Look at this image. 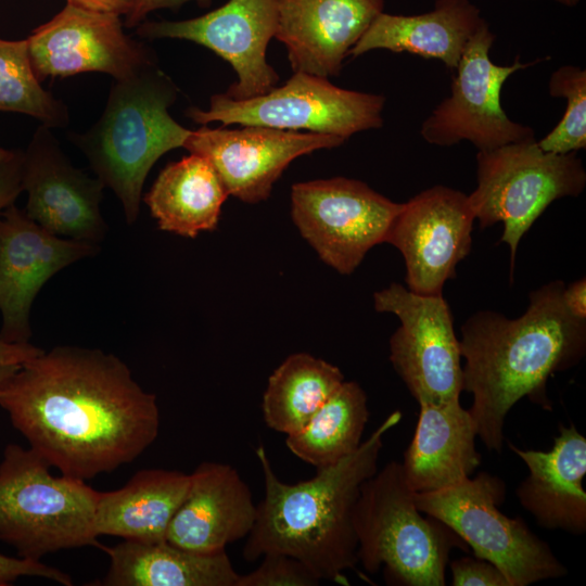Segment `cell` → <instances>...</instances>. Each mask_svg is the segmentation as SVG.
Listing matches in <instances>:
<instances>
[{
  "label": "cell",
  "mask_w": 586,
  "mask_h": 586,
  "mask_svg": "<svg viewBox=\"0 0 586 586\" xmlns=\"http://www.w3.org/2000/svg\"><path fill=\"white\" fill-rule=\"evenodd\" d=\"M0 406L31 449L79 480L133 461L160 430L156 396L99 348L58 345L28 359L1 386Z\"/></svg>",
  "instance_id": "1"
},
{
  "label": "cell",
  "mask_w": 586,
  "mask_h": 586,
  "mask_svg": "<svg viewBox=\"0 0 586 586\" xmlns=\"http://www.w3.org/2000/svg\"><path fill=\"white\" fill-rule=\"evenodd\" d=\"M564 283L551 281L528 294V306L518 318L480 310L461 327L459 339L463 391L471 393L469 409L485 447L500 453L505 420L523 397L550 408L549 377L582 360L586 349V319L564 305Z\"/></svg>",
  "instance_id": "2"
},
{
  "label": "cell",
  "mask_w": 586,
  "mask_h": 586,
  "mask_svg": "<svg viewBox=\"0 0 586 586\" xmlns=\"http://www.w3.org/2000/svg\"><path fill=\"white\" fill-rule=\"evenodd\" d=\"M396 410L349 456L318 468L315 476L282 482L263 446L256 449L265 494L242 551L246 561L283 553L302 561L321 581L347 585L358 563L354 509L362 483L378 471L384 435L402 420Z\"/></svg>",
  "instance_id": "3"
},
{
  "label": "cell",
  "mask_w": 586,
  "mask_h": 586,
  "mask_svg": "<svg viewBox=\"0 0 586 586\" xmlns=\"http://www.w3.org/2000/svg\"><path fill=\"white\" fill-rule=\"evenodd\" d=\"M178 88L158 66L114 80L99 119L69 139L105 188L119 200L127 225L136 224L149 171L170 150L183 148L191 130L169 114Z\"/></svg>",
  "instance_id": "4"
},
{
  "label": "cell",
  "mask_w": 586,
  "mask_h": 586,
  "mask_svg": "<svg viewBox=\"0 0 586 586\" xmlns=\"http://www.w3.org/2000/svg\"><path fill=\"white\" fill-rule=\"evenodd\" d=\"M354 528L362 568L375 574L383 566L388 582L405 586H444L450 550L468 546L447 525L422 515L397 461L362 483Z\"/></svg>",
  "instance_id": "5"
},
{
  "label": "cell",
  "mask_w": 586,
  "mask_h": 586,
  "mask_svg": "<svg viewBox=\"0 0 586 586\" xmlns=\"http://www.w3.org/2000/svg\"><path fill=\"white\" fill-rule=\"evenodd\" d=\"M34 449L9 444L0 462V540L39 560L61 549L106 547L98 542L99 492L84 480L54 476Z\"/></svg>",
  "instance_id": "6"
},
{
  "label": "cell",
  "mask_w": 586,
  "mask_h": 586,
  "mask_svg": "<svg viewBox=\"0 0 586 586\" xmlns=\"http://www.w3.org/2000/svg\"><path fill=\"white\" fill-rule=\"evenodd\" d=\"M585 186L586 170L576 152H545L535 139L477 151L476 188L468 199L482 229L502 222L500 242L510 250L511 280L526 231L553 201L578 196Z\"/></svg>",
  "instance_id": "7"
},
{
  "label": "cell",
  "mask_w": 586,
  "mask_h": 586,
  "mask_svg": "<svg viewBox=\"0 0 586 586\" xmlns=\"http://www.w3.org/2000/svg\"><path fill=\"white\" fill-rule=\"evenodd\" d=\"M506 485L487 472L451 486L415 493L418 509L451 528L476 558L496 565L510 586H527L563 577L565 565L550 546L520 518L505 515L498 506Z\"/></svg>",
  "instance_id": "8"
},
{
  "label": "cell",
  "mask_w": 586,
  "mask_h": 586,
  "mask_svg": "<svg viewBox=\"0 0 586 586\" xmlns=\"http://www.w3.org/2000/svg\"><path fill=\"white\" fill-rule=\"evenodd\" d=\"M384 104L381 94L343 89L327 77L296 72L283 86L264 94L237 100L217 93L207 110L189 107L186 114L200 125L219 122L222 126L304 129L346 141L357 132L382 127Z\"/></svg>",
  "instance_id": "9"
},
{
  "label": "cell",
  "mask_w": 586,
  "mask_h": 586,
  "mask_svg": "<svg viewBox=\"0 0 586 586\" xmlns=\"http://www.w3.org/2000/svg\"><path fill=\"white\" fill-rule=\"evenodd\" d=\"M402 208L367 183L345 177L294 183L291 217L318 257L343 276L384 243Z\"/></svg>",
  "instance_id": "10"
},
{
  "label": "cell",
  "mask_w": 586,
  "mask_h": 586,
  "mask_svg": "<svg viewBox=\"0 0 586 586\" xmlns=\"http://www.w3.org/2000/svg\"><path fill=\"white\" fill-rule=\"evenodd\" d=\"M373 305L399 320L390 337V361L417 403L459 399L463 391L459 339L443 295L418 294L394 282L373 294Z\"/></svg>",
  "instance_id": "11"
},
{
  "label": "cell",
  "mask_w": 586,
  "mask_h": 586,
  "mask_svg": "<svg viewBox=\"0 0 586 586\" xmlns=\"http://www.w3.org/2000/svg\"><path fill=\"white\" fill-rule=\"evenodd\" d=\"M486 21L469 40L453 76L450 94L423 120L420 135L438 146L470 141L477 151L535 139L531 127L513 122L505 113L500 94L506 80L533 63L519 59L498 65L489 58L495 41Z\"/></svg>",
  "instance_id": "12"
},
{
  "label": "cell",
  "mask_w": 586,
  "mask_h": 586,
  "mask_svg": "<svg viewBox=\"0 0 586 586\" xmlns=\"http://www.w3.org/2000/svg\"><path fill=\"white\" fill-rule=\"evenodd\" d=\"M124 27L120 15L66 3L26 38L37 77L97 72L122 80L156 65L153 50Z\"/></svg>",
  "instance_id": "13"
},
{
  "label": "cell",
  "mask_w": 586,
  "mask_h": 586,
  "mask_svg": "<svg viewBox=\"0 0 586 586\" xmlns=\"http://www.w3.org/2000/svg\"><path fill=\"white\" fill-rule=\"evenodd\" d=\"M475 220L468 195L446 186L425 189L402 203L385 242L404 257L407 289L443 295L447 280L470 253Z\"/></svg>",
  "instance_id": "14"
},
{
  "label": "cell",
  "mask_w": 586,
  "mask_h": 586,
  "mask_svg": "<svg viewBox=\"0 0 586 586\" xmlns=\"http://www.w3.org/2000/svg\"><path fill=\"white\" fill-rule=\"evenodd\" d=\"M278 13L273 0H229L204 15L181 21H143L142 39H181L215 52L233 67L238 80L225 94L243 100L276 87L279 76L266 60L276 36Z\"/></svg>",
  "instance_id": "15"
},
{
  "label": "cell",
  "mask_w": 586,
  "mask_h": 586,
  "mask_svg": "<svg viewBox=\"0 0 586 586\" xmlns=\"http://www.w3.org/2000/svg\"><path fill=\"white\" fill-rule=\"evenodd\" d=\"M100 251V244L49 232L15 204L7 207L0 214V340L29 343L31 307L46 282Z\"/></svg>",
  "instance_id": "16"
},
{
  "label": "cell",
  "mask_w": 586,
  "mask_h": 586,
  "mask_svg": "<svg viewBox=\"0 0 586 586\" xmlns=\"http://www.w3.org/2000/svg\"><path fill=\"white\" fill-rule=\"evenodd\" d=\"M26 214L49 232L100 244L109 227L101 213L105 186L75 167L51 128L37 127L22 158Z\"/></svg>",
  "instance_id": "17"
},
{
  "label": "cell",
  "mask_w": 586,
  "mask_h": 586,
  "mask_svg": "<svg viewBox=\"0 0 586 586\" xmlns=\"http://www.w3.org/2000/svg\"><path fill=\"white\" fill-rule=\"evenodd\" d=\"M344 142L340 137L316 132L203 125L191 130L183 148L208 160L229 195L256 204L269 198L275 182L295 158Z\"/></svg>",
  "instance_id": "18"
},
{
  "label": "cell",
  "mask_w": 586,
  "mask_h": 586,
  "mask_svg": "<svg viewBox=\"0 0 586 586\" xmlns=\"http://www.w3.org/2000/svg\"><path fill=\"white\" fill-rule=\"evenodd\" d=\"M275 38L288 51L294 73L340 74L343 61L375 17L384 0H273Z\"/></svg>",
  "instance_id": "19"
},
{
  "label": "cell",
  "mask_w": 586,
  "mask_h": 586,
  "mask_svg": "<svg viewBox=\"0 0 586 586\" xmlns=\"http://www.w3.org/2000/svg\"><path fill=\"white\" fill-rule=\"evenodd\" d=\"M257 505L249 485L227 463L203 461L190 474L188 493L176 511L166 540L187 550H226L252 531Z\"/></svg>",
  "instance_id": "20"
},
{
  "label": "cell",
  "mask_w": 586,
  "mask_h": 586,
  "mask_svg": "<svg viewBox=\"0 0 586 586\" xmlns=\"http://www.w3.org/2000/svg\"><path fill=\"white\" fill-rule=\"evenodd\" d=\"M509 448L528 474L517 488L520 505L546 530L586 532V438L574 424L561 425L550 450Z\"/></svg>",
  "instance_id": "21"
},
{
  "label": "cell",
  "mask_w": 586,
  "mask_h": 586,
  "mask_svg": "<svg viewBox=\"0 0 586 586\" xmlns=\"http://www.w3.org/2000/svg\"><path fill=\"white\" fill-rule=\"evenodd\" d=\"M420 413L402 462L406 482L415 493L457 484L480 467L475 422L460 400L419 404Z\"/></svg>",
  "instance_id": "22"
},
{
  "label": "cell",
  "mask_w": 586,
  "mask_h": 586,
  "mask_svg": "<svg viewBox=\"0 0 586 586\" xmlns=\"http://www.w3.org/2000/svg\"><path fill=\"white\" fill-rule=\"evenodd\" d=\"M485 20L470 0H436L433 10L417 15L380 13L351 49L348 56L385 49L436 59L455 69Z\"/></svg>",
  "instance_id": "23"
},
{
  "label": "cell",
  "mask_w": 586,
  "mask_h": 586,
  "mask_svg": "<svg viewBox=\"0 0 586 586\" xmlns=\"http://www.w3.org/2000/svg\"><path fill=\"white\" fill-rule=\"evenodd\" d=\"M190 486V474L144 469L113 492H99L94 532L128 540H166L170 522Z\"/></svg>",
  "instance_id": "24"
},
{
  "label": "cell",
  "mask_w": 586,
  "mask_h": 586,
  "mask_svg": "<svg viewBox=\"0 0 586 586\" xmlns=\"http://www.w3.org/2000/svg\"><path fill=\"white\" fill-rule=\"evenodd\" d=\"M105 552L110 568L103 586H235L239 578L226 550L200 553L167 540L124 539Z\"/></svg>",
  "instance_id": "25"
},
{
  "label": "cell",
  "mask_w": 586,
  "mask_h": 586,
  "mask_svg": "<svg viewBox=\"0 0 586 586\" xmlns=\"http://www.w3.org/2000/svg\"><path fill=\"white\" fill-rule=\"evenodd\" d=\"M228 196L208 160L190 153L167 164L142 200L160 230L193 239L217 228Z\"/></svg>",
  "instance_id": "26"
},
{
  "label": "cell",
  "mask_w": 586,
  "mask_h": 586,
  "mask_svg": "<svg viewBox=\"0 0 586 586\" xmlns=\"http://www.w3.org/2000/svg\"><path fill=\"white\" fill-rule=\"evenodd\" d=\"M344 381L340 368L324 359L289 355L268 378L262 400L265 423L285 435L298 431Z\"/></svg>",
  "instance_id": "27"
},
{
  "label": "cell",
  "mask_w": 586,
  "mask_h": 586,
  "mask_svg": "<svg viewBox=\"0 0 586 586\" xmlns=\"http://www.w3.org/2000/svg\"><path fill=\"white\" fill-rule=\"evenodd\" d=\"M368 398L356 381H344L298 431L286 435L288 449L316 469L353 454L362 443Z\"/></svg>",
  "instance_id": "28"
},
{
  "label": "cell",
  "mask_w": 586,
  "mask_h": 586,
  "mask_svg": "<svg viewBox=\"0 0 586 586\" xmlns=\"http://www.w3.org/2000/svg\"><path fill=\"white\" fill-rule=\"evenodd\" d=\"M0 112L34 117L51 129L65 128L69 123L66 104L41 86L27 39L0 38Z\"/></svg>",
  "instance_id": "29"
},
{
  "label": "cell",
  "mask_w": 586,
  "mask_h": 586,
  "mask_svg": "<svg viewBox=\"0 0 586 586\" xmlns=\"http://www.w3.org/2000/svg\"><path fill=\"white\" fill-rule=\"evenodd\" d=\"M548 91L553 98L566 99V109L557 126L537 141L545 152L566 154L586 146V71L563 65L549 79Z\"/></svg>",
  "instance_id": "30"
},
{
  "label": "cell",
  "mask_w": 586,
  "mask_h": 586,
  "mask_svg": "<svg viewBox=\"0 0 586 586\" xmlns=\"http://www.w3.org/2000/svg\"><path fill=\"white\" fill-rule=\"evenodd\" d=\"M251 572L239 574L235 586H317L321 579L302 561L283 553H267Z\"/></svg>",
  "instance_id": "31"
},
{
  "label": "cell",
  "mask_w": 586,
  "mask_h": 586,
  "mask_svg": "<svg viewBox=\"0 0 586 586\" xmlns=\"http://www.w3.org/2000/svg\"><path fill=\"white\" fill-rule=\"evenodd\" d=\"M454 586H510L507 577L493 563L462 557L449 563Z\"/></svg>",
  "instance_id": "32"
},
{
  "label": "cell",
  "mask_w": 586,
  "mask_h": 586,
  "mask_svg": "<svg viewBox=\"0 0 586 586\" xmlns=\"http://www.w3.org/2000/svg\"><path fill=\"white\" fill-rule=\"evenodd\" d=\"M22 576H38L60 583L64 586H72L71 576L52 566L46 565L40 560L22 557H8L0 553V586H8Z\"/></svg>",
  "instance_id": "33"
},
{
  "label": "cell",
  "mask_w": 586,
  "mask_h": 586,
  "mask_svg": "<svg viewBox=\"0 0 586 586\" xmlns=\"http://www.w3.org/2000/svg\"><path fill=\"white\" fill-rule=\"evenodd\" d=\"M22 158L23 151L15 150L14 155L0 165V214L23 192Z\"/></svg>",
  "instance_id": "34"
},
{
  "label": "cell",
  "mask_w": 586,
  "mask_h": 586,
  "mask_svg": "<svg viewBox=\"0 0 586 586\" xmlns=\"http://www.w3.org/2000/svg\"><path fill=\"white\" fill-rule=\"evenodd\" d=\"M195 1L200 5H208L213 0H135L131 9L125 15V27H137L146 16L160 9H174L181 7L182 4Z\"/></svg>",
  "instance_id": "35"
},
{
  "label": "cell",
  "mask_w": 586,
  "mask_h": 586,
  "mask_svg": "<svg viewBox=\"0 0 586 586\" xmlns=\"http://www.w3.org/2000/svg\"><path fill=\"white\" fill-rule=\"evenodd\" d=\"M43 352L30 343L16 344L0 340V366L22 365Z\"/></svg>",
  "instance_id": "36"
},
{
  "label": "cell",
  "mask_w": 586,
  "mask_h": 586,
  "mask_svg": "<svg viewBox=\"0 0 586 586\" xmlns=\"http://www.w3.org/2000/svg\"><path fill=\"white\" fill-rule=\"evenodd\" d=\"M562 297L568 310L579 319H586V280L578 279L564 286Z\"/></svg>",
  "instance_id": "37"
},
{
  "label": "cell",
  "mask_w": 586,
  "mask_h": 586,
  "mask_svg": "<svg viewBox=\"0 0 586 586\" xmlns=\"http://www.w3.org/2000/svg\"><path fill=\"white\" fill-rule=\"evenodd\" d=\"M133 2L135 0H66V3L120 16H125L129 12Z\"/></svg>",
  "instance_id": "38"
},
{
  "label": "cell",
  "mask_w": 586,
  "mask_h": 586,
  "mask_svg": "<svg viewBox=\"0 0 586 586\" xmlns=\"http://www.w3.org/2000/svg\"><path fill=\"white\" fill-rule=\"evenodd\" d=\"M21 365L0 366V388Z\"/></svg>",
  "instance_id": "39"
},
{
  "label": "cell",
  "mask_w": 586,
  "mask_h": 586,
  "mask_svg": "<svg viewBox=\"0 0 586 586\" xmlns=\"http://www.w3.org/2000/svg\"><path fill=\"white\" fill-rule=\"evenodd\" d=\"M15 153V150H9L0 148V165L11 158Z\"/></svg>",
  "instance_id": "40"
},
{
  "label": "cell",
  "mask_w": 586,
  "mask_h": 586,
  "mask_svg": "<svg viewBox=\"0 0 586 586\" xmlns=\"http://www.w3.org/2000/svg\"><path fill=\"white\" fill-rule=\"evenodd\" d=\"M562 5H565V7H575L579 0H553Z\"/></svg>",
  "instance_id": "41"
}]
</instances>
